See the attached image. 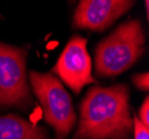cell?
Segmentation results:
<instances>
[{
  "instance_id": "6da1fadb",
  "label": "cell",
  "mask_w": 149,
  "mask_h": 139,
  "mask_svg": "<svg viewBox=\"0 0 149 139\" xmlns=\"http://www.w3.org/2000/svg\"><path fill=\"white\" fill-rule=\"evenodd\" d=\"M132 131L129 88L126 85L95 86L88 90L81 101L74 139H129Z\"/></svg>"
},
{
  "instance_id": "7a4b0ae2",
  "label": "cell",
  "mask_w": 149,
  "mask_h": 139,
  "mask_svg": "<svg viewBox=\"0 0 149 139\" xmlns=\"http://www.w3.org/2000/svg\"><path fill=\"white\" fill-rule=\"evenodd\" d=\"M145 42V32L139 20L131 19L121 24L97 46L95 75L109 78L123 74L141 57Z\"/></svg>"
},
{
  "instance_id": "3957f363",
  "label": "cell",
  "mask_w": 149,
  "mask_h": 139,
  "mask_svg": "<svg viewBox=\"0 0 149 139\" xmlns=\"http://www.w3.org/2000/svg\"><path fill=\"white\" fill-rule=\"evenodd\" d=\"M29 80L41 106L45 121L54 128L57 139H67L77 120L71 96L51 74L31 70Z\"/></svg>"
},
{
  "instance_id": "277c9868",
  "label": "cell",
  "mask_w": 149,
  "mask_h": 139,
  "mask_svg": "<svg viewBox=\"0 0 149 139\" xmlns=\"http://www.w3.org/2000/svg\"><path fill=\"white\" fill-rule=\"evenodd\" d=\"M32 105L26 72V50L0 42V106L26 110Z\"/></svg>"
},
{
  "instance_id": "5b68a950",
  "label": "cell",
  "mask_w": 149,
  "mask_h": 139,
  "mask_svg": "<svg viewBox=\"0 0 149 139\" xmlns=\"http://www.w3.org/2000/svg\"><path fill=\"white\" fill-rule=\"evenodd\" d=\"M91 68V58L87 51V39L74 35L66 44L51 71L78 95L85 86L96 83Z\"/></svg>"
},
{
  "instance_id": "8992f818",
  "label": "cell",
  "mask_w": 149,
  "mask_h": 139,
  "mask_svg": "<svg viewBox=\"0 0 149 139\" xmlns=\"http://www.w3.org/2000/svg\"><path fill=\"white\" fill-rule=\"evenodd\" d=\"M134 3L129 0H82L74 10L72 26L77 29L104 31Z\"/></svg>"
},
{
  "instance_id": "52a82bcc",
  "label": "cell",
  "mask_w": 149,
  "mask_h": 139,
  "mask_svg": "<svg viewBox=\"0 0 149 139\" xmlns=\"http://www.w3.org/2000/svg\"><path fill=\"white\" fill-rule=\"evenodd\" d=\"M0 139H49L47 129L17 115L0 116Z\"/></svg>"
},
{
  "instance_id": "ba28073f",
  "label": "cell",
  "mask_w": 149,
  "mask_h": 139,
  "mask_svg": "<svg viewBox=\"0 0 149 139\" xmlns=\"http://www.w3.org/2000/svg\"><path fill=\"white\" fill-rule=\"evenodd\" d=\"M134 139H149V127L145 126L137 116H134Z\"/></svg>"
},
{
  "instance_id": "9c48e42d",
  "label": "cell",
  "mask_w": 149,
  "mask_h": 139,
  "mask_svg": "<svg viewBox=\"0 0 149 139\" xmlns=\"http://www.w3.org/2000/svg\"><path fill=\"white\" fill-rule=\"evenodd\" d=\"M131 80L134 82V85L138 89L143 90V91H148L149 82H148V72H143V74H137L131 77Z\"/></svg>"
},
{
  "instance_id": "30bf717a",
  "label": "cell",
  "mask_w": 149,
  "mask_h": 139,
  "mask_svg": "<svg viewBox=\"0 0 149 139\" xmlns=\"http://www.w3.org/2000/svg\"><path fill=\"white\" fill-rule=\"evenodd\" d=\"M149 99L148 97L145 98L143 105L139 108V120L143 122L145 126L149 127Z\"/></svg>"
}]
</instances>
